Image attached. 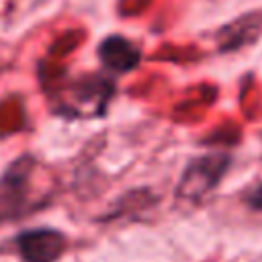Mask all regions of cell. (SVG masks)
<instances>
[{
    "mask_svg": "<svg viewBox=\"0 0 262 262\" xmlns=\"http://www.w3.org/2000/svg\"><path fill=\"white\" fill-rule=\"evenodd\" d=\"M233 162V156L229 151H207L201 156H194L184 166L178 184H176V199L199 205L203 203L225 178Z\"/></svg>",
    "mask_w": 262,
    "mask_h": 262,
    "instance_id": "1",
    "label": "cell"
},
{
    "mask_svg": "<svg viewBox=\"0 0 262 262\" xmlns=\"http://www.w3.org/2000/svg\"><path fill=\"white\" fill-rule=\"evenodd\" d=\"M37 160L31 154L14 158L0 174V223H10L33 211V174Z\"/></svg>",
    "mask_w": 262,
    "mask_h": 262,
    "instance_id": "2",
    "label": "cell"
},
{
    "mask_svg": "<svg viewBox=\"0 0 262 262\" xmlns=\"http://www.w3.org/2000/svg\"><path fill=\"white\" fill-rule=\"evenodd\" d=\"M16 254L23 262H57L68 250V235L55 227H35L16 233Z\"/></svg>",
    "mask_w": 262,
    "mask_h": 262,
    "instance_id": "3",
    "label": "cell"
},
{
    "mask_svg": "<svg viewBox=\"0 0 262 262\" xmlns=\"http://www.w3.org/2000/svg\"><path fill=\"white\" fill-rule=\"evenodd\" d=\"M98 55H100V61L117 72V74H125V72H131L137 68L141 55H139V49L123 39V37H108L102 41V45L98 47Z\"/></svg>",
    "mask_w": 262,
    "mask_h": 262,
    "instance_id": "4",
    "label": "cell"
},
{
    "mask_svg": "<svg viewBox=\"0 0 262 262\" xmlns=\"http://www.w3.org/2000/svg\"><path fill=\"white\" fill-rule=\"evenodd\" d=\"M242 203H244L252 213H262V180L244 190Z\"/></svg>",
    "mask_w": 262,
    "mask_h": 262,
    "instance_id": "5",
    "label": "cell"
}]
</instances>
